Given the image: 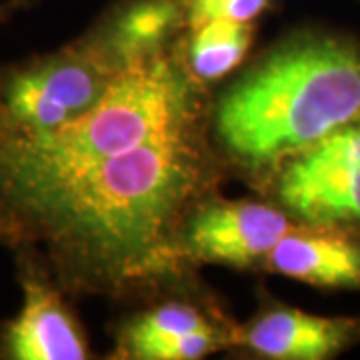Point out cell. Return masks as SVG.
<instances>
[{
	"instance_id": "12",
	"label": "cell",
	"mask_w": 360,
	"mask_h": 360,
	"mask_svg": "<svg viewBox=\"0 0 360 360\" xmlns=\"http://www.w3.org/2000/svg\"><path fill=\"white\" fill-rule=\"evenodd\" d=\"M214 324H220V321L205 307L188 300H168L142 310L124 324L118 338V356L144 360V354L156 345Z\"/></svg>"
},
{
	"instance_id": "11",
	"label": "cell",
	"mask_w": 360,
	"mask_h": 360,
	"mask_svg": "<svg viewBox=\"0 0 360 360\" xmlns=\"http://www.w3.org/2000/svg\"><path fill=\"white\" fill-rule=\"evenodd\" d=\"M182 44L184 63L191 75L202 84L226 77L243 63L248 52L255 28L238 20H210L188 30Z\"/></svg>"
},
{
	"instance_id": "9",
	"label": "cell",
	"mask_w": 360,
	"mask_h": 360,
	"mask_svg": "<svg viewBox=\"0 0 360 360\" xmlns=\"http://www.w3.org/2000/svg\"><path fill=\"white\" fill-rule=\"evenodd\" d=\"M260 270L314 288L360 292V231L295 224L264 257Z\"/></svg>"
},
{
	"instance_id": "8",
	"label": "cell",
	"mask_w": 360,
	"mask_h": 360,
	"mask_svg": "<svg viewBox=\"0 0 360 360\" xmlns=\"http://www.w3.org/2000/svg\"><path fill=\"white\" fill-rule=\"evenodd\" d=\"M360 345V316H319L272 302L246 326L234 347L272 360H328Z\"/></svg>"
},
{
	"instance_id": "13",
	"label": "cell",
	"mask_w": 360,
	"mask_h": 360,
	"mask_svg": "<svg viewBox=\"0 0 360 360\" xmlns=\"http://www.w3.org/2000/svg\"><path fill=\"white\" fill-rule=\"evenodd\" d=\"M270 2L272 0H182L186 30L220 18L252 22L269 8Z\"/></svg>"
},
{
	"instance_id": "14",
	"label": "cell",
	"mask_w": 360,
	"mask_h": 360,
	"mask_svg": "<svg viewBox=\"0 0 360 360\" xmlns=\"http://www.w3.org/2000/svg\"><path fill=\"white\" fill-rule=\"evenodd\" d=\"M39 0H0V26L13 20L16 14L30 11Z\"/></svg>"
},
{
	"instance_id": "6",
	"label": "cell",
	"mask_w": 360,
	"mask_h": 360,
	"mask_svg": "<svg viewBox=\"0 0 360 360\" xmlns=\"http://www.w3.org/2000/svg\"><path fill=\"white\" fill-rule=\"evenodd\" d=\"M296 222L281 206L208 194L182 222L179 250L186 264L208 262L258 269Z\"/></svg>"
},
{
	"instance_id": "2",
	"label": "cell",
	"mask_w": 360,
	"mask_h": 360,
	"mask_svg": "<svg viewBox=\"0 0 360 360\" xmlns=\"http://www.w3.org/2000/svg\"><path fill=\"white\" fill-rule=\"evenodd\" d=\"M360 110V40L300 30L264 52L210 106L220 158L264 176Z\"/></svg>"
},
{
	"instance_id": "10",
	"label": "cell",
	"mask_w": 360,
	"mask_h": 360,
	"mask_svg": "<svg viewBox=\"0 0 360 360\" xmlns=\"http://www.w3.org/2000/svg\"><path fill=\"white\" fill-rule=\"evenodd\" d=\"M184 28L182 0H124L86 37L116 66L124 68L172 46Z\"/></svg>"
},
{
	"instance_id": "1",
	"label": "cell",
	"mask_w": 360,
	"mask_h": 360,
	"mask_svg": "<svg viewBox=\"0 0 360 360\" xmlns=\"http://www.w3.org/2000/svg\"><path fill=\"white\" fill-rule=\"evenodd\" d=\"M210 108L0 214V243L39 260L66 295H129L184 270L182 222L214 191Z\"/></svg>"
},
{
	"instance_id": "4",
	"label": "cell",
	"mask_w": 360,
	"mask_h": 360,
	"mask_svg": "<svg viewBox=\"0 0 360 360\" xmlns=\"http://www.w3.org/2000/svg\"><path fill=\"white\" fill-rule=\"evenodd\" d=\"M122 68L80 39L0 68V139L60 129L90 112Z\"/></svg>"
},
{
	"instance_id": "7",
	"label": "cell",
	"mask_w": 360,
	"mask_h": 360,
	"mask_svg": "<svg viewBox=\"0 0 360 360\" xmlns=\"http://www.w3.org/2000/svg\"><path fill=\"white\" fill-rule=\"evenodd\" d=\"M14 257L22 304L13 319L0 324V359H89L86 336L66 304L65 290L32 255L14 252Z\"/></svg>"
},
{
	"instance_id": "5",
	"label": "cell",
	"mask_w": 360,
	"mask_h": 360,
	"mask_svg": "<svg viewBox=\"0 0 360 360\" xmlns=\"http://www.w3.org/2000/svg\"><path fill=\"white\" fill-rule=\"evenodd\" d=\"M260 180L262 194L296 224L360 231V110Z\"/></svg>"
},
{
	"instance_id": "3",
	"label": "cell",
	"mask_w": 360,
	"mask_h": 360,
	"mask_svg": "<svg viewBox=\"0 0 360 360\" xmlns=\"http://www.w3.org/2000/svg\"><path fill=\"white\" fill-rule=\"evenodd\" d=\"M180 44L124 66L103 101L65 127L0 139V214L208 108Z\"/></svg>"
}]
</instances>
